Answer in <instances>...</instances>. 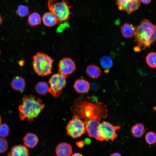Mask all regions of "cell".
I'll return each instance as SVG.
<instances>
[{
  "label": "cell",
  "instance_id": "obj_33",
  "mask_svg": "<svg viewBox=\"0 0 156 156\" xmlns=\"http://www.w3.org/2000/svg\"><path fill=\"white\" fill-rule=\"evenodd\" d=\"M70 156H83V155L80 153H76L71 155Z\"/></svg>",
  "mask_w": 156,
  "mask_h": 156
},
{
  "label": "cell",
  "instance_id": "obj_22",
  "mask_svg": "<svg viewBox=\"0 0 156 156\" xmlns=\"http://www.w3.org/2000/svg\"><path fill=\"white\" fill-rule=\"evenodd\" d=\"M146 63L150 67L155 68L156 65V55L155 52L149 53L146 58Z\"/></svg>",
  "mask_w": 156,
  "mask_h": 156
},
{
  "label": "cell",
  "instance_id": "obj_20",
  "mask_svg": "<svg viewBox=\"0 0 156 156\" xmlns=\"http://www.w3.org/2000/svg\"><path fill=\"white\" fill-rule=\"evenodd\" d=\"M29 25L32 27L40 25L41 23V16L38 13L34 12L30 14L27 19Z\"/></svg>",
  "mask_w": 156,
  "mask_h": 156
},
{
  "label": "cell",
  "instance_id": "obj_10",
  "mask_svg": "<svg viewBox=\"0 0 156 156\" xmlns=\"http://www.w3.org/2000/svg\"><path fill=\"white\" fill-rule=\"evenodd\" d=\"M140 3V0H116V1L119 9L125 11L128 14L137 10Z\"/></svg>",
  "mask_w": 156,
  "mask_h": 156
},
{
  "label": "cell",
  "instance_id": "obj_5",
  "mask_svg": "<svg viewBox=\"0 0 156 156\" xmlns=\"http://www.w3.org/2000/svg\"><path fill=\"white\" fill-rule=\"evenodd\" d=\"M48 6L50 11L57 17L58 23L68 20L71 14V6L67 0L58 2L56 0H49Z\"/></svg>",
  "mask_w": 156,
  "mask_h": 156
},
{
  "label": "cell",
  "instance_id": "obj_30",
  "mask_svg": "<svg viewBox=\"0 0 156 156\" xmlns=\"http://www.w3.org/2000/svg\"><path fill=\"white\" fill-rule=\"evenodd\" d=\"M134 50L135 51L137 52H139L141 51L140 47L138 46L134 47Z\"/></svg>",
  "mask_w": 156,
  "mask_h": 156
},
{
  "label": "cell",
  "instance_id": "obj_37",
  "mask_svg": "<svg viewBox=\"0 0 156 156\" xmlns=\"http://www.w3.org/2000/svg\"><path fill=\"white\" fill-rule=\"evenodd\" d=\"M0 55H1V51H0Z\"/></svg>",
  "mask_w": 156,
  "mask_h": 156
},
{
  "label": "cell",
  "instance_id": "obj_36",
  "mask_svg": "<svg viewBox=\"0 0 156 156\" xmlns=\"http://www.w3.org/2000/svg\"><path fill=\"white\" fill-rule=\"evenodd\" d=\"M1 118L0 116V125L1 124Z\"/></svg>",
  "mask_w": 156,
  "mask_h": 156
},
{
  "label": "cell",
  "instance_id": "obj_12",
  "mask_svg": "<svg viewBox=\"0 0 156 156\" xmlns=\"http://www.w3.org/2000/svg\"><path fill=\"white\" fill-rule=\"evenodd\" d=\"M8 156H29V152L25 145H17L12 146L8 154Z\"/></svg>",
  "mask_w": 156,
  "mask_h": 156
},
{
  "label": "cell",
  "instance_id": "obj_15",
  "mask_svg": "<svg viewBox=\"0 0 156 156\" xmlns=\"http://www.w3.org/2000/svg\"><path fill=\"white\" fill-rule=\"evenodd\" d=\"M22 140L25 145L30 148H34L38 143L39 139L37 136L32 133H27Z\"/></svg>",
  "mask_w": 156,
  "mask_h": 156
},
{
  "label": "cell",
  "instance_id": "obj_29",
  "mask_svg": "<svg viewBox=\"0 0 156 156\" xmlns=\"http://www.w3.org/2000/svg\"><path fill=\"white\" fill-rule=\"evenodd\" d=\"M83 142L85 144H89L90 143L91 141L89 138H85Z\"/></svg>",
  "mask_w": 156,
  "mask_h": 156
},
{
  "label": "cell",
  "instance_id": "obj_27",
  "mask_svg": "<svg viewBox=\"0 0 156 156\" xmlns=\"http://www.w3.org/2000/svg\"><path fill=\"white\" fill-rule=\"evenodd\" d=\"M8 146V143L4 138L0 137V153L5 152Z\"/></svg>",
  "mask_w": 156,
  "mask_h": 156
},
{
  "label": "cell",
  "instance_id": "obj_1",
  "mask_svg": "<svg viewBox=\"0 0 156 156\" xmlns=\"http://www.w3.org/2000/svg\"><path fill=\"white\" fill-rule=\"evenodd\" d=\"M101 103H96L82 97L76 99L71 107L74 115L84 119L86 131L90 137L98 138V128L101 118L107 115L106 107Z\"/></svg>",
  "mask_w": 156,
  "mask_h": 156
},
{
  "label": "cell",
  "instance_id": "obj_34",
  "mask_svg": "<svg viewBox=\"0 0 156 156\" xmlns=\"http://www.w3.org/2000/svg\"><path fill=\"white\" fill-rule=\"evenodd\" d=\"M110 156H122L121 155L118 153H114L111 154Z\"/></svg>",
  "mask_w": 156,
  "mask_h": 156
},
{
  "label": "cell",
  "instance_id": "obj_13",
  "mask_svg": "<svg viewBox=\"0 0 156 156\" xmlns=\"http://www.w3.org/2000/svg\"><path fill=\"white\" fill-rule=\"evenodd\" d=\"M73 87L75 90L79 93H84L88 92L90 87L89 83L83 79L76 80Z\"/></svg>",
  "mask_w": 156,
  "mask_h": 156
},
{
  "label": "cell",
  "instance_id": "obj_4",
  "mask_svg": "<svg viewBox=\"0 0 156 156\" xmlns=\"http://www.w3.org/2000/svg\"><path fill=\"white\" fill-rule=\"evenodd\" d=\"M53 60L47 55L38 52L33 57L32 66L35 72L43 77L51 73Z\"/></svg>",
  "mask_w": 156,
  "mask_h": 156
},
{
  "label": "cell",
  "instance_id": "obj_6",
  "mask_svg": "<svg viewBox=\"0 0 156 156\" xmlns=\"http://www.w3.org/2000/svg\"><path fill=\"white\" fill-rule=\"evenodd\" d=\"M120 128L119 126H114L109 122L103 121L100 123L98 128L99 140L113 141L118 136L116 131Z\"/></svg>",
  "mask_w": 156,
  "mask_h": 156
},
{
  "label": "cell",
  "instance_id": "obj_26",
  "mask_svg": "<svg viewBox=\"0 0 156 156\" xmlns=\"http://www.w3.org/2000/svg\"><path fill=\"white\" fill-rule=\"evenodd\" d=\"M9 133V128L6 123L0 125V137L5 138L7 137Z\"/></svg>",
  "mask_w": 156,
  "mask_h": 156
},
{
  "label": "cell",
  "instance_id": "obj_14",
  "mask_svg": "<svg viewBox=\"0 0 156 156\" xmlns=\"http://www.w3.org/2000/svg\"><path fill=\"white\" fill-rule=\"evenodd\" d=\"M26 86V82L24 78L20 76L14 77L11 83V86L14 90L22 92L24 90Z\"/></svg>",
  "mask_w": 156,
  "mask_h": 156
},
{
  "label": "cell",
  "instance_id": "obj_21",
  "mask_svg": "<svg viewBox=\"0 0 156 156\" xmlns=\"http://www.w3.org/2000/svg\"><path fill=\"white\" fill-rule=\"evenodd\" d=\"M49 86L47 82L42 81L37 83L35 85L36 91L39 94L44 95L48 92Z\"/></svg>",
  "mask_w": 156,
  "mask_h": 156
},
{
  "label": "cell",
  "instance_id": "obj_28",
  "mask_svg": "<svg viewBox=\"0 0 156 156\" xmlns=\"http://www.w3.org/2000/svg\"><path fill=\"white\" fill-rule=\"evenodd\" d=\"M77 146L79 148H82L84 145V143L83 141H80L76 143Z\"/></svg>",
  "mask_w": 156,
  "mask_h": 156
},
{
  "label": "cell",
  "instance_id": "obj_16",
  "mask_svg": "<svg viewBox=\"0 0 156 156\" xmlns=\"http://www.w3.org/2000/svg\"><path fill=\"white\" fill-rule=\"evenodd\" d=\"M42 19L44 25L47 27H52L58 23L57 17L51 12L44 13Z\"/></svg>",
  "mask_w": 156,
  "mask_h": 156
},
{
  "label": "cell",
  "instance_id": "obj_2",
  "mask_svg": "<svg viewBox=\"0 0 156 156\" xmlns=\"http://www.w3.org/2000/svg\"><path fill=\"white\" fill-rule=\"evenodd\" d=\"M22 101L18 107L19 117L22 120L27 119L29 122H32L45 107L41 99L32 94L24 95Z\"/></svg>",
  "mask_w": 156,
  "mask_h": 156
},
{
  "label": "cell",
  "instance_id": "obj_17",
  "mask_svg": "<svg viewBox=\"0 0 156 156\" xmlns=\"http://www.w3.org/2000/svg\"><path fill=\"white\" fill-rule=\"evenodd\" d=\"M121 31L123 36L125 38H132L134 36L135 27L128 23L124 24L121 27Z\"/></svg>",
  "mask_w": 156,
  "mask_h": 156
},
{
  "label": "cell",
  "instance_id": "obj_25",
  "mask_svg": "<svg viewBox=\"0 0 156 156\" xmlns=\"http://www.w3.org/2000/svg\"><path fill=\"white\" fill-rule=\"evenodd\" d=\"M145 138L146 142L149 145H152L156 143V135L153 132H148L145 135Z\"/></svg>",
  "mask_w": 156,
  "mask_h": 156
},
{
  "label": "cell",
  "instance_id": "obj_31",
  "mask_svg": "<svg viewBox=\"0 0 156 156\" xmlns=\"http://www.w3.org/2000/svg\"><path fill=\"white\" fill-rule=\"evenodd\" d=\"M141 2L145 4H148L152 0H140Z\"/></svg>",
  "mask_w": 156,
  "mask_h": 156
},
{
  "label": "cell",
  "instance_id": "obj_32",
  "mask_svg": "<svg viewBox=\"0 0 156 156\" xmlns=\"http://www.w3.org/2000/svg\"><path fill=\"white\" fill-rule=\"evenodd\" d=\"M25 63L24 61L23 60H21L18 61V64L21 66H23Z\"/></svg>",
  "mask_w": 156,
  "mask_h": 156
},
{
  "label": "cell",
  "instance_id": "obj_18",
  "mask_svg": "<svg viewBox=\"0 0 156 156\" xmlns=\"http://www.w3.org/2000/svg\"><path fill=\"white\" fill-rule=\"evenodd\" d=\"M86 72L88 76L93 79L98 78L101 74V71L100 68L94 64H90L87 66Z\"/></svg>",
  "mask_w": 156,
  "mask_h": 156
},
{
  "label": "cell",
  "instance_id": "obj_9",
  "mask_svg": "<svg viewBox=\"0 0 156 156\" xmlns=\"http://www.w3.org/2000/svg\"><path fill=\"white\" fill-rule=\"evenodd\" d=\"M76 68L74 62L69 57L63 58L60 61L58 64L59 73L66 77L73 73Z\"/></svg>",
  "mask_w": 156,
  "mask_h": 156
},
{
  "label": "cell",
  "instance_id": "obj_35",
  "mask_svg": "<svg viewBox=\"0 0 156 156\" xmlns=\"http://www.w3.org/2000/svg\"><path fill=\"white\" fill-rule=\"evenodd\" d=\"M3 23V20L0 14V25L2 24Z\"/></svg>",
  "mask_w": 156,
  "mask_h": 156
},
{
  "label": "cell",
  "instance_id": "obj_19",
  "mask_svg": "<svg viewBox=\"0 0 156 156\" xmlns=\"http://www.w3.org/2000/svg\"><path fill=\"white\" fill-rule=\"evenodd\" d=\"M131 131L133 136L137 138H140L145 133L144 126L142 123H137L132 127Z\"/></svg>",
  "mask_w": 156,
  "mask_h": 156
},
{
  "label": "cell",
  "instance_id": "obj_3",
  "mask_svg": "<svg viewBox=\"0 0 156 156\" xmlns=\"http://www.w3.org/2000/svg\"><path fill=\"white\" fill-rule=\"evenodd\" d=\"M156 35V25L148 19H144L135 27L134 40L138 46L144 50L155 43Z\"/></svg>",
  "mask_w": 156,
  "mask_h": 156
},
{
  "label": "cell",
  "instance_id": "obj_23",
  "mask_svg": "<svg viewBox=\"0 0 156 156\" xmlns=\"http://www.w3.org/2000/svg\"><path fill=\"white\" fill-rule=\"evenodd\" d=\"M29 8L27 5H20L16 11V14L19 17H24L29 14Z\"/></svg>",
  "mask_w": 156,
  "mask_h": 156
},
{
  "label": "cell",
  "instance_id": "obj_11",
  "mask_svg": "<svg viewBox=\"0 0 156 156\" xmlns=\"http://www.w3.org/2000/svg\"><path fill=\"white\" fill-rule=\"evenodd\" d=\"M73 152L71 145L66 142L59 144L55 149V153L57 156H70Z\"/></svg>",
  "mask_w": 156,
  "mask_h": 156
},
{
  "label": "cell",
  "instance_id": "obj_8",
  "mask_svg": "<svg viewBox=\"0 0 156 156\" xmlns=\"http://www.w3.org/2000/svg\"><path fill=\"white\" fill-rule=\"evenodd\" d=\"M66 77L59 73L53 74L49 79L48 92L53 96L58 97L66 84Z\"/></svg>",
  "mask_w": 156,
  "mask_h": 156
},
{
  "label": "cell",
  "instance_id": "obj_7",
  "mask_svg": "<svg viewBox=\"0 0 156 156\" xmlns=\"http://www.w3.org/2000/svg\"><path fill=\"white\" fill-rule=\"evenodd\" d=\"M66 131L68 135L73 138L80 137L86 132L84 121L74 115L66 126Z\"/></svg>",
  "mask_w": 156,
  "mask_h": 156
},
{
  "label": "cell",
  "instance_id": "obj_24",
  "mask_svg": "<svg viewBox=\"0 0 156 156\" xmlns=\"http://www.w3.org/2000/svg\"><path fill=\"white\" fill-rule=\"evenodd\" d=\"M100 63L102 67L106 69L111 68L113 65L112 59L108 56H104L102 57L101 59Z\"/></svg>",
  "mask_w": 156,
  "mask_h": 156
}]
</instances>
